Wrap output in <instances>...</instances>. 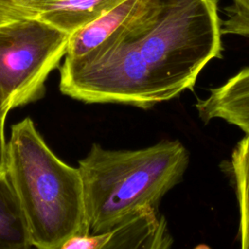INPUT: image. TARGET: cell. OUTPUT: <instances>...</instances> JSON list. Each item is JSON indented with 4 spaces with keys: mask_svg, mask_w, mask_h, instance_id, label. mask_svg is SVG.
Instances as JSON below:
<instances>
[{
    "mask_svg": "<svg viewBox=\"0 0 249 249\" xmlns=\"http://www.w3.org/2000/svg\"><path fill=\"white\" fill-rule=\"evenodd\" d=\"M217 0H145L140 11L97 48L64 57L60 91L86 103L148 109L193 89L221 56Z\"/></svg>",
    "mask_w": 249,
    "mask_h": 249,
    "instance_id": "cell-1",
    "label": "cell"
},
{
    "mask_svg": "<svg viewBox=\"0 0 249 249\" xmlns=\"http://www.w3.org/2000/svg\"><path fill=\"white\" fill-rule=\"evenodd\" d=\"M5 170L32 246L62 249L72 237L89 234L79 167L67 164L53 152L29 117L11 128Z\"/></svg>",
    "mask_w": 249,
    "mask_h": 249,
    "instance_id": "cell-2",
    "label": "cell"
},
{
    "mask_svg": "<svg viewBox=\"0 0 249 249\" xmlns=\"http://www.w3.org/2000/svg\"><path fill=\"white\" fill-rule=\"evenodd\" d=\"M89 234L105 231L147 206H159L189 164L178 140L136 150H110L93 143L78 161Z\"/></svg>",
    "mask_w": 249,
    "mask_h": 249,
    "instance_id": "cell-3",
    "label": "cell"
},
{
    "mask_svg": "<svg viewBox=\"0 0 249 249\" xmlns=\"http://www.w3.org/2000/svg\"><path fill=\"white\" fill-rule=\"evenodd\" d=\"M70 35L39 18L0 24V99L12 110L39 100L65 57Z\"/></svg>",
    "mask_w": 249,
    "mask_h": 249,
    "instance_id": "cell-4",
    "label": "cell"
},
{
    "mask_svg": "<svg viewBox=\"0 0 249 249\" xmlns=\"http://www.w3.org/2000/svg\"><path fill=\"white\" fill-rule=\"evenodd\" d=\"M172 242L166 221L159 208L147 206L105 231L72 237L62 249H165Z\"/></svg>",
    "mask_w": 249,
    "mask_h": 249,
    "instance_id": "cell-5",
    "label": "cell"
},
{
    "mask_svg": "<svg viewBox=\"0 0 249 249\" xmlns=\"http://www.w3.org/2000/svg\"><path fill=\"white\" fill-rule=\"evenodd\" d=\"M196 108L205 123L222 120L249 134V67L211 89L206 97L197 100Z\"/></svg>",
    "mask_w": 249,
    "mask_h": 249,
    "instance_id": "cell-6",
    "label": "cell"
},
{
    "mask_svg": "<svg viewBox=\"0 0 249 249\" xmlns=\"http://www.w3.org/2000/svg\"><path fill=\"white\" fill-rule=\"evenodd\" d=\"M144 2L145 0H124L70 34L65 56L81 57L97 48L115 31L128 22L140 11Z\"/></svg>",
    "mask_w": 249,
    "mask_h": 249,
    "instance_id": "cell-7",
    "label": "cell"
},
{
    "mask_svg": "<svg viewBox=\"0 0 249 249\" xmlns=\"http://www.w3.org/2000/svg\"><path fill=\"white\" fill-rule=\"evenodd\" d=\"M124 0H46L38 18L72 34Z\"/></svg>",
    "mask_w": 249,
    "mask_h": 249,
    "instance_id": "cell-8",
    "label": "cell"
},
{
    "mask_svg": "<svg viewBox=\"0 0 249 249\" xmlns=\"http://www.w3.org/2000/svg\"><path fill=\"white\" fill-rule=\"evenodd\" d=\"M32 246L25 218L6 170L0 172V249Z\"/></svg>",
    "mask_w": 249,
    "mask_h": 249,
    "instance_id": "cell-9",
    "label": "cell"
},
{
    "mask_svg": "<svg viewBox=\"0 0 249 249\" xmlns=\"http://www.w3.org/2000/svg\"><path fill=\"white\" fill-rule=\"evenodd\" d=\"M228 163L238 204L240 246L249 249V134L237 142Z\"/></svg>",
    "mask_w": 249,
    "mask_h": 249,
    "instance_id": "cell-10",
    "label": "cell"
},
{
    "mask_svg": "<svg viewBox=\"0 0 249 249\" xmlns=\"http://www.w3.org/2000/svg\"><path fill=\"white\" fill-rule=\"evenodd\" d=\"M226 12L227 18L222 21V34L249 37V0H231Z\"/></svg>",
    "mask_w": 249,
    "mask_h": 249,
    "instance_id": "cell-11",
    "label": "cell"
},
{
    "mask_svg": "<svg viewBox=\"0 0 249 249\" xmlns=\"http://www.w3.org/2000/svg\"><path fill=\"white\" fill-rule=\"evenodd\" d=\"M46 0H0V12L18 19L38 18Z\"/></svg>",
    "mask_w": 249,
    "mask_h": 249,
    "instance_id": "cell-12",
    "label": "cell"
},
{
    "mask_svg": "<svg viewBox=\"0 0 249 249\" xmlns=\"http://www.w3.org/2000/svg\"><path fill=\"white\" fill-rule=\"evenodd\" d=\"M9 109L0 99V172L5 170V160H6V146L7 141L5 137V122Z\"/></svg>",
    "mask_w": 249,
    "mask_h": 249,
    "instance_id": "cell-13",
    "label": "cell"
},
{
    "mask_svg": "<svg viewBox=\"0 0 249 249\" xmlns=\"http://www.w3.org/2000/svg\"><path fill=\"white\" fill-rule=\"evenodd\" d=\"M12 20H15V18L9 17L8 15L0 12V24L2 23H6V22H9V21H12Z\"/></svg>",
    "mask_w": 249,
    "mask_h": 249,
    "instance_id": "cell-14",
    "label": "cell"
}]
</instances>
